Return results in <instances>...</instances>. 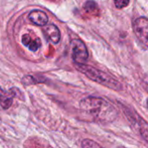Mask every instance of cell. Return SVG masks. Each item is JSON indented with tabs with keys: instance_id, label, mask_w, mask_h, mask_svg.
<instances>
[{
	"instance_id": "2",
	"label": "cell",
	"mask_w": 148,
	"mask_h": 148,
	"mask_svg": "<svg viewBox=\"0 0 148 148\" xmlns=\"http://www.w3.org/2000/svg\"><path fill=\"white\" fill-rule=\"evenodd\" d=\"M75 69L85 75L88 78L92 80L93 82L99 83L104 87H107L110 89L115 91H121L122 89L121 84L109 74L105 73L101 70H99L94 67H91L87 64H75Z\"/></svg>"
},
{
	"instance_id": "8",
	"label": "cell",
	"mask_w": 148,
	"mask_h": 148,
	"mask_svg": "<svg viewBox=\"0 0 148 148\" xmlns=\"http://www.w3.org/2000/svg\"><path fill=\"white\" fill-rule=\"evenodd\" d=\"M22 42L24 46H26L29 50L35 52L36 51L40 46H41V42H40V39L37 38V39H35L33 40L32 37L29 35V34H25L22 37Z\"/></svg>"
},
{
	"instance_id": "7",
	"label": "cell",
	"mask_w": 148,
	"mask_h": 148,
	"mask_svg": "<svg viewBox=\"0 0 148 148\" xmlns=\"http://www.w3.org/2000/svg\"><path fill=\"white\" fill-rule=\"evenodd\" d=\"M14 88L10 90H3L0 88V106L3 109L10 108L13 102V98L16 96V92H13Z\"/></svg>"
},
{
	"instance_id": "9",
	"label": "cell",
	"mask_w": 148,
	"mask_h": 148,
	"mask_svg": "<svg viewBox=\"0 0 148 148\" xmlns=\"http://www.w3.org/2000/svg\"><path fill=\"white\" fill-rule=\"evenodd\" d=\"M82 148H104L101 145H99L95 140L90 139H85L82 141Z\"/></svg>"
},
{
	"instance_id": "10",
	"label": "cell",
	"mask_w": 148,
	"mask_h": 148,
	"mask_svg": "<svg viewBox=\"0 0 148 148\" xmlns=\"http://www.w3.org/2000/svg\"><path fill=\"white\" fill-rule=\"evenodd\" d=\"M84 10L87 11V12H92V11H95V10L97 9V4L94 1H88L86 2V3L84 4Z\"/></svg>"
},
{
	"instance_id": "3",
	"label": "cell",
	"mask_w": 148,
	"mask_h": 148,
	"mask_svg": "<svg viewBox=\"0 0 148 148\" xmlns=\"http://www.w3.org/2000/svg\"><path fill=\"white\" fill-rule=\"evenodd\" d=\"M71 48L74 62L77 64H84L88 58V51L84 42L78 39L73 40L71 42Z\"/></svg>"
},
{
	"instance_id": "4",
	"label": "cell",
	"mask_w": 148,
	"mask_h": 148,
	"mask_svg": "<svg viewBox=\"0 0 148 148\" xmlns=\"http://www.w3.org/2000/svg\"><path fill=\"white\" fill-rule=\"evenodd\" d=\"M134 29L138 39L145 45L147 46L148 36V20L146 16L140 17L135 20L134 24Z\"/></svg>"
},
{
	"instance_id": "1",
	"label": "cell",
	"mask_w": 148,
	"mask_h": 148,
	"mask_svg": "<svg viewBox=\"0 0 148 148\" xmlns=\"http://www.w3.org/2000/svg\"><path fill=\"white\" fill-rule=\"evenodd\" d=\"M79 105L83 113L99 123H110L118 117L117 109L102 98L88 96L82 99Z\"/></svg>"
},
{
	"instance_id": "11",
	"label": "cell",
	"mask_w": 148,
	"mask_h": 148,
	"mask_svg": "<svg viewBox=\"0 0 148 148\" xmlns=\"http://www.w3.org/2000/svg\"><path fill=\"white\" fill-rule=\"evenodd\" d=\"M114 4L116 8L122 9V8L127 7L129 4L130 0H114Z\"/></svg>"
},
{
	"instance_id": "6",
	"label": "cell",
	"mask_w": 148,
	"mask_h": 148,
	"mask_svg": "<svg viewBox=\"0 0 148 148\" xmlns=\"http://www.w3.org/2000/svg\"><path fill=\"white\" fill-rule=\"evenodd\" d=\"M29 19L36 25L44 26L48 23V16L47 14L40 10H33L29 14Z\"/></svg>"
},
{
	"instance_id": "5",
	"label": "cell",
	"mask_w": 148,
	"mask_h": 148,
	"mask_svg": "<svg viewBox=\"0 0 148 148\" xmlns=\"http://www.w3.org/2000/svg\"><path fill=\"white\" fill-rule=\"evenodd\" d=\"M43 33L47 40L52 43H58L61 39V33L58 29L55 24H49L47 25L43 28Z\"/></svg>"
}]
</instances>
